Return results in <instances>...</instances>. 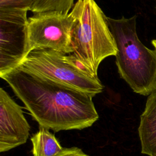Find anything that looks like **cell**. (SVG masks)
<instances>
[{"label": "cell", "mask_w": 156, "mask_h": 156, "mask_svg": "<svg viewBox=\"0 0 156 156\" xmlns=\"http://www.w3.org/2000/svg\"><path fill=\"white\" fill-rule=\"evenodd\" d=\"M39 126L55 132L91 126L99 115L93 96L30 72L21 66L0 76Z\"/></svg>", "instance_id": "6da1fadb"}, {"label": "cell", "mask_w": 156, "mask_h": 156, "mask_svg": "<svg viewBox=\"0 0 156 156\" xmlns=\"http://www.w3.org/2000/svg\"><path fill=\"white\" fill-rule=\"evenodd\" d=\"M69 13L73 18L71 55L88 73L98 77L102 61L117 52L107 17L94 0H78Z\"/></svg>", "instance_id": "7a4b0ae2"}, {"label": "cell", "mask_w": 156, "mask_h": 156, "mask_svg": "<svg viewBox=\"0 0 156 156\" xmlns=\"http://www.w3.org/2000/svg\"><path fill=\"white\" fill-rule=\"evenodd\" d=\"M136 17H107V21L117 48L115 62L120 77L135 93L149 96L156 91V51L139 39Z\"/></svg>", "instance_id": "3957f363"}, {"label": "cell", "mask_w": 156, "mask_h": 156, "mask_svg": "<svg viewBox=\"0 0 156 156\" xmlns=\"http://www.w3.org/2000/svg\"><path fill=\"white\" fill-rule=\"evenodd\" d=\"M20 66L93 97L103 91L99 77L88 73L71 54L47 49L34 50L28 53Z\"/></svg>", "instance_id": "277c9868"}, {"label": "cell", "mask_w": 156, "mask_h": 156, "mask_svg": "<svg viewBox=\"0 0 156 156\" xmlns=\"http://www.w3.org/2000/svg\"><path fill=\"white\" fill-rule=\"evenodd\" d=\"M73 23L70 13L52 11L34 13L27 20V52L47 49L65 54L71 53Z\"/></svg>", "instance_id": "5b68a950"}, {"label": "cell", "mask_w": 156, "mask_h": 156, "mask_svg": "<svg viewBox=\"0 0 156 156\" xmlns=\"http://www.w3.org/2000/svg\"><path fill=\"white\" fill-rule=\"evenodd\" d=\"M27 11L0 8V76L19 66L28 54Z\"/></svg>", "instance_id": "8992f818"}, {"label": "cell", "mask_w": 156, "mask_h": 156, "mask_svg": "<svg viewBox=\"0 0 156 156\" xmlns=\"http://www.w3.org/2000/svg\"><path fill=\"white\" fill-rule=\"evenodd\" d=\"M30 129L22 107L1 88L0 152H7L26 143Z\"/></svg>", "instance_id": "52a82bcc"}, {"label": "cell", "mask_w": 156, "mask_h": 156, "mask_svg": "<svg viewBox=\"0 0 156 156\" xmlns=\"http://www.w3.org/2000/svg\"><path fill=\"white\" fill-rule=\"evenodd\" d=\"M138 131L141 153L156 156V91L147 98Z\"/></svg>", "instance_id": "ba28073f"}, {"label": "cell", "mask_w": 156, "mask_h": 156, "mask_svg": "<svg viewBox=\"0 0 156 156\" xmlns=\"http://www.w3.org/2000/svg\"><path fill=\"white\" fill-rule=\"evenodd\" d=\"M33 156H55L63 149L54 134L49 129L40 126L30 138Z\"/></svg>", "instance_id": "9c48e42d"}, {"label": "cell", "mask_w": 156, "mask_h": 156, "mask_svg": "<svg viewBox=\"0 0 156 156\" xmlns=\"http://www.w3.org/2000/svg\"><path fill=\"white\" fill-rule=\"evenodd\" d=\"M74 5V0H34L30 10L34 13L55 11L68 14Z\"/></svg>", "instance_id": "30bf717a"}, {"label": "cell", "mask_w": 156, "mask_h": 156, "mask_svg": "<svg viewBox=\"0 0 156 156\" xmlns=\"http://www.w3.org/2000/svg\"><path fill=\"white\" fill-rule=\"evenodd\" d=\"M34 0H0V8L30 10Z\"/></svg>", "instance_id": "8fae6325"}, {"label": "cell", "mask_w": 156, "mask_h": 156, "mask_svg": "<svg viewBox=\"0 0 156 156\" xmlns=\"http://www.w3.org/2000/svg\"><path fill=\"white\" fill-rule=\"evenodd\" d=\"M55 156H90L85 154L81 149L77 147L64 148V149Z\"/></svg>", "instance_id": "7c38bea8"}, {"label": "cell", "mask_w": 156, "mask_h": 156, "mask_svg": "<svg viewBox=\"0 0 156 156\" xmlns=\"http://www.w3.org/2000/svg\"><path fill=\"white\" fill-rule=\"evenodd\" d=\"M151 43L152 44V46H154L155 50L156 51V39H154L151 41Z\"/></svg>", "instance_id": "4fadbf2b"}, {"label": "cell", "mask_w": 156, "mask_h": 156, "mask_svg": "<svg viewBox=\"0 0 156 156\" xmlns=\"http://www.w3.org/2000/svg\"><path fill=\"white\" fill-rule=\"evenodd\" d=\"M155 11H156V6H155Z\"/></svg>", "instance_id": "5bb4252c"}]
</instances>
